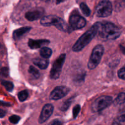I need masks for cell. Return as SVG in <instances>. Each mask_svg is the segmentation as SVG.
I'll use <instances>...</instances> for the list:
<instances>
[{"label": "cell", "mask_w": 125, "mask_h": 125, "mask_svg": "<svg viewBox=\"0 0 125 125\" xmlns=\"http://www.w3.org/2000/svg\"><path fill=\"white\" fill-rule=\"evenodd\" d=\"M118 76L119 78L125 80V65L118 70Z\"/></svg>", "instance_id": "obj_25"}, {"label": "cell", "mask_w": 125, "mask_h": 125, "mask_svg": "<svg viewBox=\"0 0 125 125\" xmlns=\"http://www.w3.org/2000/svg\"><path fill=\"white\" fill-rule=\"evenodd\" d=\"M69 23L72 30H76L84 28L86 24V20L80 15L73 13L70 17Z\"/></svg>", "instance_id": "obj_8"}, {"label": "cell", "mask_w": 125, "mask_h": 125, "mask_svg": "<svg viewBox=\"0 0 125 125\" xmlns=\"http://www.w3.org/2000/svg\"><path fill=\"white\" fill-rule=\"evenodd\" d=\"M54 111V107L51 104H46L43 107L41 114L39 118V122L43 123L46 122L52 114Z\"/></svg>", "instance_id": "obj_10"}, {"label": "cell", "mask_w": 125, "mask_h": 125, "mask_svg": "<svg viewBox=\"0 0 125 125\" xmlns=\"http://www.w3.org/2000/svg\"><path fill=\"white\" fill-rule=\"evenodd\" d=\"M98 35L102 39L104 40H115L120 36L122 34V30L110 22L106 23H102L98 22Z\"/></svg>", "instance_id": "obj_1"}, {"label": "cell", "mask_w": 125, "mask_h": 125, "mask_svg": "<svg viewBox=\"0 0 125 125\" xmlns=\"http://www.w3.org/2000/svg\"><path fill=\"white\" fill-rule=\"evenodd\" d=\"M98 31V24L97 22L77 40L72 48L73 51L74 52H79L83 50L97 35Z\"/></svg>", "instance_id": "obj_2"}, {"label": "cell", "mask_w": 125, "mask_h": 125, "mask_svg": "<svg viewBox=\"0 0 125 125\" xmlns=\"http://www.w3.org/2000/svg\"><path fill=\"white\" fill-rule=\"evenodd\" d=\"M125 122V109L120 113L113 122V125H122Z\"/></svg>", "instance_id": "obj_15"}, {"label": "cell", "mask_w": 125, "mask_h": 125, "mask_svg": "<svg viewBox=\"0 0 125 125\" xmlns=\"http://www.w3.org/2000/svg\"><path fill=\"white\" fill-rule=\"evenodd\" d=\"M5 115H6V112H5L4 111H3V110L1 109V112H0V116H1V118H2Z\"/></svg>", "instance_id": "obj_28"}, {"label": "cell", "mask_w": 125, "mask_h": 125, "mask_svg": "<svg viewBox=\"0 0 125 125\" xmlns=\"http://www.w3.org/2000/svg\"><path fill=\"white\" fill-rule=\"evenodd\" d=\"M31 29V28L29 26L23 27V28H21L18 29H16V30H15L13 32V39L17 40L21 39V37H22L24 34L28 33Z\"/></svg>", "instance_id": "obj_13"}, {"label": "cell", "mask_w": 125, "mask_h": 125, "mask_svg": "<svg viewBox=\"0 0 125 125\" xmlns=\"http://www.w3.org/2000/svg\"><path fill=\"white\" fill-rule=\"evenodd\" d=\"M28 72L35 78H38L40 76V72H39V71L35 67H33V66H30L29 67Z\"/></svg>", "instance_id": "obj_19"}, {"label": "cell", "mask_w": 125, "mask_h": 125, "mask_svg": "<svg viewBox=\"0 0 125 125\" xmlns=\"http://www.w3.org/2000/svg\"><path fill=\"white\" fill-rule=\"evenodd\" d=\"M40 24L43 26H54L61 31L67 32L68 31V26L63 20L56 15H50L43 17L40 20Z\"/></svg>", "instance_id": "obj_3"}, {"label": "cell", "mask_w": 125, "mask_h": 125, "mask_svg": "<svg viewBox=\"0 0 125 125\" xmlns=\"http://www.w3.org/2000/svg\"><path fill=\"white\" fill-rule=\"evenodd\" d=\"M1 74L3 75L4 76H7L9 74V69L6 67H4L1 69Z\"/></svg>", "instance_id": "obj_27"}, {"label": "cell", "mask_w": 125, "mask_h": 125, "mask_svg": "<svg viewBox=\"0 0 125 125\" xmlns=\"http://www.w3.org/2000/svg\"><path fill=\"white\" fill-rule=\"evenodd\" d=\"M70 89L65 86L56 87L50 94V99L52 100H59L65 96L69 93Z\"/></svg>", "instance_id": "obj_9"}, {"label": "cell", "mask_w": 125, "mask_h": 125, "mask_svg": "<svg viewBox=\"0 0 125 125\" xmlns=\"http://www.w3.org/2000/svg\"><path fill=\"white\" fill-rule=\"evenodd\" d=\"M28 95H29V94H28L27 90H22L20 92L18 93V97L20 101L23 102V101L26 100V99L28 98Z\"/></svg>", "instance_id": "obj_21"}, {"label": "cell", "mask_w": 125, "mask_h": 125, "mask_svg": "<svg viewBox=\"0 0 125 125\" xmlns=\"http://www.w3.org/2000/svg\"><path fill=\"white\" fill-rule=\"evenodd\" d=\"M80 9L81 10L82 12L83 13V14L86 17H89L91 13V11L90 9H89V7L87 6V4L84 2H82L80 4Z\"/></svg>", "instance_id": "obj_18"}, {"label": "cell", "mask_w": 125, "mask_h": 125, "mask_svg": "<svg viewBox=\"0 0 125 125\" xmlns=\"http://www.w3.org/2000/svg\"><path fill=\"white\" fill-rule=\"evenodd\" d=\"M50 42V40H45V39H41V40L29 39L28 40V45L30 48L34 50V49H38L43 47L45 45H48Z\"/></svg>", "instance_id": "obj_12"}, {"label": "cell", "mask_w": 125, "mask_h": 125, "mask_svg": "<svg viewBox=\"0 0 125 125\" xmlns=\"http://www.w3.org/2000/svg\"><path fill=\"white\" fill-rule=\"evenodd\" d=\"M112 12V5L109 0H101L96 7L95 13L99 17H107Z\"/></svg>", "instance_id": "obj_6"}, {"label": "cell", "mask_w": 125, "mask_h": 125, "mask_svg": "<svg viewBox=\"0 0 125 125\" xmlns=\"http://www.w3.org/2000/svg\"><path fill=\"white\" fill-rule=\"evenodd\" d=\"M62 125V122H61L59 120L56 119L52 120V122H51L50 123H48V124L46 125Z\"/></svg>", "instance_id": "obj_26"}, {"label": "cell", "mask_w": 125, "mask_h": 125, "mask_svg": "<svg viewBox=\"0 0 125 125\" xmlns=\"http://www.w3.org/2000/svg\"><path fill=\"white\" fill-rule=\"evenodd\" d=\"M33 63L40 69L44 70L47 68L49 65V61L48 59L44 57H37L33 60Z\"/></svg>", "instance_id": "obj_14"}, {"label": "cell", "mask_w": 125, "mask_h": 125, "mask_svg": "<svg viewBox=\"0 0 125 125\" xmlns=\"http://www.w3.org/2000/svg\"><path fill=\"white\" fill-rule=\"evenodd\" d=\"M73 97H72L68 99V100H67V101H66L62 105V106H61V111H67V110L69 108L71 104H72V101H73Z\"/></svg>", "instance_id": "obj_22"}, {"label": "cell", "mask_w": 125, "mask_h": 125, "mask_svg": "<svg viewBox=\"0 0 125 125\" xmlns=\"http://www.w3.org/2000/svg\"><path fill=\"white\" fill-rule=\"evenodd\" d=\"M113 102V99L109 96H101L94 101L91 108L95 112H100L106 107H109Z\"/></svg>", "instance_id": "obj_5"}, {"label": "cell", "mask_w": 125, "mask_h": 125, "mask_svg": "<svg viewBox=\"0 0 125 125\" xmlns=\"http://www.w3.org/2000/svg\"><path fill=\"white\" fill-rule=\"evenodd\" d=\"M20 117L18 115H13L11 117H9V120L10 122H11L13 124H17L18 123L20 120Z\"/></svg>", "instance_id": "obj_23"}, {"label": "cell", "mask_w": 125, "mask_h": 125, "mask_svg": "<svg viewBox=\"0 0 125 125\" xmlns=\"http://www.w3.org/2000/svg\"><path fill=\"white\" fill-rule=\"evenodd\" d=\"M52 50L50 48L46 47V46H43V47L41 48L40 50V56L44 58L48 59L49 57H51L52 55Z\"/></svg>", "instance_id": "obj_16"}, {"label": "cell", "mask_w": 125, "mask_h": 125, "mask_svg": "<svg viewBox=\"0 0 125 125\" xmlns=\"http://www.w3.org/2000/svg\"><path fill=\"white\" fill-rule=\"evenodd\" d=\"M80 110H81V106L79 104H77L74 107L73 109V118H76L78 116V115L79 114V112H80Z\"/></svg>", "instance_id": "obj_24"}, {"label": "cell", "mask_w": 125, "mask_h": 125, "mask_svg": "<svg viewBox=\"0 0 125 125\" xmlns=\"http://www.w3.org/2000/svg\"><path fill=\"white\" fill-rule=\"evenodd\" d=\"M43 13L44 10L42 8H37L27 12L25 14V17L28 21H33L42 18Z\"/></svg>", "instance_id": "obj_11"}, {"label": "cell", "mask_w": 125, "mask_h": 125, "mask_svg": "<svg viewBox=\"0 0 125 125\" xmlns=\"http://www.w3.org/2000/svg\"><path fill=\"white\" fill-rule=\"evenodd\" d=\"M124 2H125V0L124 1Z\"/></svg>", "instance_id": "obj_31"}, {"label": "cell", "mask_w": 125, "mask_h": 125, "mask_svg": "<svg viewBox=\"0 0 125 125\" xmlns=\"http://www.w3.org/2000/svg\"><path fill=\"white\" fill-rule=\"evenodd\" d=\"M42 1H45V2H50V1H51V0H42Z\"/></svg>", "instance_id": "obj_30"}, {"label": "cell", "mask_w": 125, "mask_h": 125, "mask_svg": "<svg viewBox=\"0 0 125 125\" xmlns=\"http://www.w3.org/2000/svg\"><path fill=\"white\" fill-rule=\"evenodd\" d=\"M125 103V93L121 92L118 95L114 101V104L115 105L123 104Z\"/></svg>", "instance_id": "obj_17"}, {"label": "cell", "mask_w": 125, "mask_h": 125, "mask_svg": "<svg viewBox=\"0 0 125 125\" xmlns=\"http://www.w3.org/2000/svg\"><path fill=\"white\" fill-rule=\"evenodd\" d=\"M65 0H57V4H60L61 2H63Z\"/></svg>", "instance_id": "obj_29"}, {"label": "cell", "mask_w": 125, "mask_h": 125, "mask_svg": "<svg viewBox=\"0 0 125 125\" xmlns=\"http://www.w3.org/2000/svg\"><path fill=\"white\" fill-rule=\"evenodd\" d=\"M104 51V48L101 45H98L94 48L87 63V67L89 69H95L98 65L103 56Z\"/></svg>", "instance_id": "obj_4"}, {"label": "cell", "mask_w": 125, "mask_h": 125, "mask_svg": "<svg viewBox=\"0 0 125 125\" xmlns=\"http://www.w3.org/2000/svg\"><path fill=\"white\" fill-rule=\"evenodd\" d=\"M1 84H2L5 88H6V89L8 92H12V90H13V87H14L13 83L9 81H2V82H1Z\"/></svg>", "instance_id": "obj_20"}, {"label": "cell", "mask_w": 125, "mask_h": 125, "mask_svg": "<svg viewBox=\"0 0 125 125\" xmlns=\"http://www.w3.org/2000/svg\"><path fill=\"white\" fill-rule=\"evenodd\" d=\"M65 54H62L54 61L50 71V76L51 79H57L59 78L62 69V66L65 60Z\"/></svg>", "instance_id": "obj_7"}]
</instances>
